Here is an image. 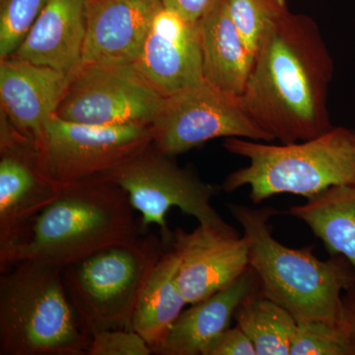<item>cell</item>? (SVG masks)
<instances>
[{"instance_id": "cell-27", "label": "cell", "mask_w": 355, "mask_h": 355, "mask_svg": "<svg viewBox=\"0 0 355 355\" xmlns=\"http://www.w3.org/2000/svg\"><path fill=\"white\" fill-rule=\"evenodd\" d=\"M345 355H355V282L343 295L342 315L336 324Z\"/></svg>"}, {"instance_id": "cell-4", "label": "cell", "mask_w": 355, "mask_h": 355, "mask_svg": "<svg viewBox=\"0 0 355 355\" xmlns=\"http://www.w3.org/2000/svg\"><path fill=\"white\" fill-rule=\"evenodd\" d=\"M223 147L249 165L229 174L222 190L248 186L254 205L273 196L309 198L331 187L355 184L354 128L333 127L314 139L280 146L227 137Z\"/></svg>"}, {"instance_id": "cell-8", "label": "cell", "mask_w": 355, "mask_h": 355, "mask_svg": "<svg viewBox=\"0 0 355 355\" xmlns=\"http://www.w3.org/2000/svg\"><path fill=\"white\" fill-rule=\"evenodd\" d=\"M36 142L40 165L58 186L104 176L153 146L150 125H91L55 114Z\"/></svg>"}, {"instance_id": "cell-7", "label": "cell", "mask_w": 355, "mask_h": 355, "mask_svg": "<svg viewBox=\"0 0 355 355\" xmlns=\"http://www.w3.org/2000/svg\"><path fill=\"white\" fill-rule=\"evenodd\" d=\"M101 177L128 193L133 209L141 214L142 232H148L151 224L157 225L168 248L173 231L168 228L166 214L173 207L195 217L198 224L222 230L234 228L211 205L219 188L202 181L193 170L180 167L171 156L159 153L153 146Z\"/></svg>"}, {"instance_id": "cell-19", "label": "cell", "mask_w": 355, "mask_h": 355, "mask_svg": "<svg viewBox=\"0 0 355 355\" xmlns=\"http://www.w3.org/2000/svg\"><path fill=\"white\" fill-rule=\"evenodd\" d=\"M284 214L304 222L331 256L343 257L355 272V184L331 187Z\"/></svg>"}, {"instance_id": "cell-10", "label": "cell", "mask_w": 355, "mask_h": 355, "mask_svg": "<svg viewBox=\"0 0 355 355\" xmlns=\"http://www.w3.org/2000/svg\"><path fill=\"white\" fill-rule=\"evenodd\" d=\"M163 100L133 64L80 62L57 114L84 125H151Z\"/></svg>"}, {"instance_id": "cell-13", "label": "cell", "mask_w": 355, "mask_h": 355, "mask_svg": "<svg viewBox=\"0 0 355 355\" xmlns=\"http://www.w3.org/2000/svg\"><path fill=\"white\" fill-rule=\"evenodd\" d=\"M133 65L164 97L200 83L205 79L200 21L162 7Z\"/></svg>"}, {"instance_id": "cell-28", "label": "cell", "mask_w": 355, "mask_h": 355, "mask_svg": "<svg viewBox=\"0 0 355 355\" xmlns=\"http://www.w3.org/2000/svg\"><path fill=\"white\" fill-rule=\"evenodd\" d=\"M217 0H161L163 7L174 11L184 19L197 22Z\"/></svg>"}, {"instance_id": "cell-23", "label": "cell", "mask_w": 355, "mask_h": 355, "mask_svg": "<svg viewBox=\"0 0 355 355\" xmlns=\"http://www.w3.org/2000/svg\"><path fill=\"white\" fill-rule=\"evenodd\" d=\"M48 0H0V58L12 57Z\"/></svg>"}, {"instance_id": "cell-15", "label": "cell", "mask_w": 355, "mask_h": 355, "mask_svg": "<svg viewBox=\"0 0 355 355\" xmlns=\"http://www.w3.org/2000/svg\"><path fill=\"white\" fill-rule=\"evenodd\" d=\"M161 0H86V38L81 62L133 64Z\"/></svg>"}, {"instance_id": "cell-17", "label": "cell", "mask_w": 355, "mask_h": 355, "mask_svg": "<svg viewBox=\"0 0 355 355\" xmlns=\"http://www.w3.org/2000/svg\"><path fill=\"white\" fill-rule=\"evenodd\" d=\"M86 0H48L12 57L70 76L83 60Z\"/></svg>"}, {"instance_id": "cell-25", "label": "cell", "mask_w": 355, "mask_h": 355, "mask_svg": "<svg viewBox=\"0 0 355 355\" xmlns=\"http://www.w3.org/2000/svg\"><path fill=\"white\" fill-rule=\"evenodd\" d=\"M88 355H150L146 340L132 329L105 330L93 334Z\"/></svg>"}, {"instance_id": "cell-9", "label": "cell", "mask_w": 355, "mask_h": 355, "mask_svg": "<svg viewBox=\"0 0 355 355\" xmlns=\"http://www.w3.org/2000/svg\"><path fill=\"white\" fill-rule=\"evenodd\" d=\"M150 127L153 146L171 157L220 137L273 141L247 113L241 96L205 79L164 97Z\"/></svg>"}, {"instance_id": "cell-11", "label": "cell", "mask_w": 355, "mask_h": 355, "mask_svg": "<svg viewBox=\"0 0 355 355\" xmlns=\"http://www.w3.org/2000/svg\"><path fill=\"white\" fill-rule=\"evenodd\" d=\"M1 123L0 251L17 241L62 189L44 174L35 140L6 119Z\"/></svg>"}, {"instance_id": "cell-26", "label": "cell", "mask_w": 355, "mask_h": 355, "mask_svg": "<svg viewBox=\"0 0 355 355\" xmlns=\"http://www.w3.org/2000/svg\"><path fill=\"white\" fill-rule=\"evenodd\" d=\"M202 355H257V352L249 336L236 324L217 336Z\"/></svg>"}, {"instance_id": "cell-20", "label": "cell", "mask_w": 355, "mask_h": 355, "mask_svg": "<svg viewBox=\"0 0 355 355\" xmlns=\"http://www.w3.org/2000/svg\"><path fill=\"white\" fill-rule=\"evenodd\" d=\"M178 261L170 248L165 250L147 279L135 305L130 329L153 347L164 340L186 305L178 286Z\"/></svg>"}, {"instance_id": "cell-21", "label": "cell", "mask_w": 355, "mask_h": 355, "mask_svg": "<svg viewBox=\"0 0 355 355\" xmlns=\"http://www.w3.org/2000/svg\"><path fill=\"white\" fill-rule=\"evenodd\" d=\"M236 324L253 343L257 355H289L297 321L260 291L244 299L236 310Z\"/></svg>"}, {"instance_id": "cell-22", "label": "cell", "mask_w": 355, "mask_h": 355, "mask_svg": "<svg viewBox=\"0 0 355 355\" xmlns=\"http://www.w3.org/2000/svg\"><path fill=\"white\" fill-rule=\"evenodd\" d=\"M231 18L252 55L273 21L286 12V0H227Z\"/></svg>"}, {"instance_id": "cell-3", "label": "cell", "mask_w": 355, "mask_h": 355, "mask_svg": "<svg viewBox=\"0 0 355 355\" xmlns=\"http://www.w3.org/2000/svg\"><path fill=\"white\" fill-rule=\"evenodd\" d=\"M228 209L249 242V266L260 282L261 293L297 322L338 324L343 293L355 282L349 261L340 256L322 261L312 247L294 249L277 241L270 220L284 212L275 207L228 205Z\"/></svg>"}, {"instance_id": "cell-14", "label": "cell", "mask_w": 355, "mask_h": 355, "mask_svg": "<svg viewBox=\"0 0 355 355\" xmlns=\"http://www.w3.org/2000/svg\"><path fill=\"white\" fill-rule=\"evenodd\" d=\"M69 83L62 72L10 57L0 62L2 112L16 130L35 141L57 114Z\"/></svg>"}, {"instance_id": "cell-2", "label": "cell", "mask_w": 355, "mask_h": 355, "mask_svg": "<svg viewBox=\"0 0 355 355\" xmlns=\"http://www.w3.org/2000/svg\"><path fill=\"white\" fill-rule=\"evenodd\" d=\"M128 193L105 177L62 187L10 247L0 251V268L33 261L62 268L104 248L142 234Z\"/></svg>"}, {"instance_id": "cell-16", "label": "cell", "mask_w": 355, "mask_h": 355, "mask_svg": "<svg viewBox=\"0 0 355 355\" xmlns=\"http://www.w3.org/2000/svg\"><path fill=\"white\" fill-rule=\"evenodd\" d=\"M258 291L260 282L249 266L230 286L184 310L164 340L153 347V354L202 355L217 336L230 328L244 299Z\"/></svg>"}, {"instance_id": "cell-5", "label": "cell", "mask_w": 355, "mask_h": 355, "mask_svg": "<svg viewBox=\"0 0 355 355\" xmlns=\"http://www.w3.org/2000/svg\"><path fill=\"white\" fill-rule=\"evenodd\" d=\"M1 273L0 354H87L92 336L71 304L62 268L24 261Z\"/></svg>"}, {"instance_id": "cell-24", "label": "cell", "mask_w": 355, "mask_h": 355, "mask_svg": "<svg viewBox=\"0 0 355 355\" xmlns=\"http://www.w3.org/2000/svg\"><path fill=\"white\" fill-rule=\"evenodd\" d=\"M289 355H345L338 327L326 322H297Z\"/></svg>"}, {"instance_id": "cell-12", "label": "cell", "mask_w": 355, "mask_h": 355, "mask_svg": "<svg viewBox=\"0 0 355 355\" xmlns=\"http://www.w3.org/2000/svg\"><path fill=\"white\" fill-rule=\"evenodd\" d=\"M169 248L178 261V286L189 305L230 286L250 266L249 242L235 228L198 224L188 232L177 227Z\"/></svg>"}, {"instance_id": "cell-18", "label": "cell", "mask_w": 355, "mask_h": 355, "mask_svg": "<svg viewBox=\"0 0 355 355\" xmlns=\"http://www.w3.org/2000/svg\"><path fill=\"white\" fill-rule=\"evenodd\" d=\"M203 78L216 87L241 96L254 55L229 12L227 0H217L200 20Z\"/></svg>"}, {"instance_id": "cell-1", "label": "cell", "mask_w": 355, "mask_h": 355, "mask_svg": "<svg viewBox=\"0 0 355 355\" xmlns=\"http://www.w3.org/2000/svg\"><path fill=\"white\" fill-rule=\"evenodd\" d=\"M333 58L313 18L289 9L261 38L241 99L272 140L314 139L330 130Z\"/></svg>"}, {"instance_id": "cell-6", "label": "cell", "mask_w": 355, "mask_h": 355, "mask_svg": "<svg viewBox=\"0 0 355 355\" xmlns=\"http://www.w3.org/2000/svg\"><path fill=\"white\" fill-rule=\"evenodd\" d=\"M167 248L161 235L148 231L64 268L71 304L91 336L130 329L140 292Z\"/></svg>"}]
</instances>
